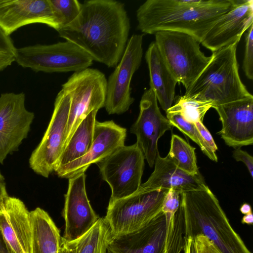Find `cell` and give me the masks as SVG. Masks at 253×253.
<instances>
[{
	"mask_svg": "<svg viewBox=\"0 0 253 253\" xmlns=\"http://www.w3.org/2000/svg\"><path fill=\"white\" fill-rule=\"evenodd\" d=\"M154 35V42L166 66L186 90L207 66L211 56L205 55L200 49V43L188 34L163 30Z\"/></svg>",
	"mask_w": 253,
	"mask_h": 253,
	"instance_id": "cell-6",
	"label": "cell"
},
{
	"mask_svg": "<svg viewBox=\"0 0 253 253\" xmlns=\"http://www.w3.org/2000/svg\"><path fill=\"white\" fill-rule=\"evenodd\" d=\"M32 253H58L61 237L53 220L43 209L30 211Z\"/></svg>",
	"mask_w": 253,
	"mask_h": 253,
	"instance_id": "cell-23",
	"label": "cell"
},
{
	"mask_svg": "<svg viewBox=\"0 0 253 253\" xmlns=\"http://www.w3.org/2000/svg\"><path fill=\"white\" fill-rule=\"evenodd\" d=\"M166 114L167 118L171 125L197 143L206 155V150L203 140L194 124L187 121L179 114L173 113H166Z\"/></svg>",
	"mask_w": 253,
	"mask_h": 253,
	"instance_id": "cell-30",
	"label": "cell"
},
{
	"mask_svg": "<svg viewBox=\"0 0 253 253\" xmlns=\"http://www.w3.org/2000/svg\"><path fill=\"white\" fill-rule=\"evenodd\" d=\"M0 253H13L0 229Z\"/></svg>",
	"mask_w": 253,
	"mask_h": 253,
	"instance_id": "cell-39",
	"label": "cell"
},
{
	"mask_svg": "<svg viewBox=\"0 0 253 253\" xmlns=\"http://www.w3.org/2000/svg\"><path fill=\"white\" fill-rule=\"evenodd\" d=\"M195 148L180 136L173 134L167 156L181 170L196 175L200 172L197 165Z\"/></svg>",
	"mask_w": 253,
	"mask_h": 253,
	"instance_id": "cell-26",
	"label": "cell"
},
{
	"mask_svg": "<svg viewBox=\"0 0 253 253\" xmlns=\"http://www.w3.org/2000/svg\"><path fill=\"white\" fill-rule=\"evenodd\" d=\"M107 83L102 72L88 68L74 72L62 84L71 97L63 149L80 123L92 111L104 107Z\"/></svg>",
	"mask_w": 253,
	"mask_h": 253,
	"instance_id": "cell-8",
	"label": "cell"
},
{
	"mask_svg": "<svg viewBox=\"0 0 253 253\" xmlns=\"http://www.w3.org/2000/svg\"><path fill=\"white\" fill-rule=\"evenodd\" d=\"M252 24L253 0H234L230 9L217 20L201 43L212 52L238 43Z\"/></svg>",
	"mask_w": 253,
	"mask_h": 253,
	"instance_id": "cell-16",
	"label": "cell"
},
{
	"mask_svg": "<svg viewBox=\"0 0 253 253\" xmlns=\"http://www.w3.org/2000/svg\"><path fill=\"white\" fill-rule=\"evenodd\" d=\"M222 123L218 132L226 145L234 148L253 143V96L213 107Z\"/></svg>",
	"mask_w": 253,
	"mask_h": 253,
	"instance_id": "cell-17",
	"label": "cell"
},
{
	"mask_svg": "<svg viewBox=\"0 0 253 253\" xmlns=\"http://www.w3.org/2000/svg\"><path fill=\"white\" fill-rule=\"evenodd\" d=\"M138 117L130 128V132L136 136L138 145L149 166L154 165L159 153L158 141L167 130L173 126L161 113L153 91L145 90L141 97Z\"/></svg>",
	"mask_w": 253,
	"mask_h": 253,
	"instance_id": "cell-13",
	"label": "cell"
},
{
	"mask_svg": "<svg viewBox=\"0 0 253 253\" xmlns=\"http://www.w3.org/2000/svg\"><path fill=\"white\" fill-rule=\"evenodd\" d=\"M0 229L13 253H32L30 211L20 199H6L0 211Z\"/></svg>",
	"mask_w": 253,
	"mask_h": 253,
	"instance_id": "cell-19",
	"label": "cell"
},
{
	"mask_svg": "<svg viewBox=\"0 0 253 253\" xmlns=\"http://www.w3.org/2000/svg\"><path fill=\"white\" fill-rule=\"evenodd\" d=\"M59 29L73 22L80 13L82 3L77 0H49Z\"/></svg>",
	"mask_w": 253,
	"mask_h": 253,
	"instance_id": "cell-29",
	"label": "cell"
},
{
	"mask_svg": "<svg viewBox=\"0 0 253 253\" xmlns=\"http://www.w3.org/2000/svg\"><path fill=\"white\" fill-rule=\"evenodd\" d=\"M242 68L249 80L253 79V24L248 29Z\"/></svg>",
	"mask_w": 253,
	"mask_h": 253,
	"instance_id": "cell-32",
	"label": "cell"
},
{
	"mask_svg": "<svg viewBox=\"0 0 253 253\" xmlns=\"http://www.w3.org/2000/svg\"><path fill=\"white\" fill-rule=\"evenodd\" d=\"M16 48L10 37L6 35L0 28V51L14 55Z\"/></svg>",
	"mask_w": 253,
	"mask_h": 253,
	"instance_id": "cell-36",
	"label": "cell"
},
{
	"mask_svg": "<svg viewBox=\"0 0 253 253\" xmlns=\"http://www.w3.org/2000/svg\"><path fill=\"white\" fill-rule=\"evenodd\" d=\"M190 253H196V251L193 243V240L191 246Z\"/></svg>",
	"mask_w": 253,
	"mask_h": 253,
	"instance_id": "cell-43",
	"label": "cell"
},
{
	"mask_svg": "<svg viewBox=\"0 0 253 253\" xmlns=\"http://www.w3.org/2000/svg\"><path fill=\"white\" fill-rule=\"evenodd\" d=\"M113 238L105 218H100L86 232L72 241L61 237L60 246L67 253H107Z\"/></svg>",
	"mask_w": 253,
	"mask_h": 253,
	"instance_id": "cell-24",
	"label": "cell"
},
{
	"mask_svg": "<svg viewBox=\"0 0 253 253\" xmlns=\"http://www.w3.org/2000/svg\"><path fill=\"white\" fill-rule=\"evenodd\" d=\"M234 0H147L136 10L137 28L147 34L160 31L188 34L200 43Z\"/></svg>",
	"mask_w": 253,
	"mask_h": 253,
	"instance_id": "cell-2",
	"label": "cell"
},
{
	"mask_svg": "<svg viewBox=\"0 0 253 253\" xmlns=\"http://www.w3.org/2000/svg\"><path fill=\"white\" fill-rule=\"evenodd\" d=\"M233 158L238 162L241 161L246 166L252 177L253 176V158L240 148L235 149L233 152Z\"/></svg>",
	"mask_w": 253,
	"mask_h": 253,
	"instance_id": "cell-35",
	"label": "cell"
},
{
	"mask_svg": "<svg viewBox=\"0 0 253 253\" xmlns=\"http://www.w3.org/2000/svg\"><path fill=\"white\" fill-rule=\"evenodd\" d=\"M194 124L203 140L206 150V155L211 160L217 162V157L215 152L217 147L211 134L202 122H197Z\"/></svg>",
	"mask_w": 253,
	"mask_h": 253,
	"instance_id": "cell-33",
	"label": "cell"
},
{
	"mask_svg": "<svg viewBox=\"0 0 253 253\" xmlns=\"http://www.w3.org/2000/svg\"><path fill=\"white\" fill-rule=\"evenodd\" d=\"M15 61L14 55L0 51V71L3 70Z\"/></svg>",
	"mask_w": 253,
	"mask_h": 253,
	"instance_id": "cell-37",
	"label": "cell"
},
{
	"mask_svg": "<svg viewBox=\"0 0 253 253\" xmlns=\"http://www.w3.org/2000/svg\"><path fill=\"white\" fill-rule=\"evenodd\" d=\"M97 112V110L91 112L79 125L63 149L56 170L82 157L88 152L93 141Z\"/></svg>",
	"mask_w": 253,
	"mask_h": 253,
	"instance_id": "cell-25",
	"label": "cell"
},
{
	"mask_svg": "<svg viewBox=\"0 0 253 253\" xmlns=\"http://www.w3.org/2000/svg\"><path fill=\"white\" fill-rule=\"evenodd\" d=\"M180 193L175 190L169 189L164 199L162 212L166 219L167 226L173 218L180 203Z\"/></svg>",
	"mask_w": 253,
	"mask_h": 253,
	"instance_id": "cell-31",
	"label": "cell"
},
{
	"mask_svg": "<svg viewBox=\"0 0 253 253\" xmlns=\"http://www.w3.org/2000/svg\"><path fill=\"white\" fill-rule=\"evenodd\" d=\"M192 240L193 239L191 237H188L187 238L183 250L184 253H190V249Z\"/></svg>",
	"mask_w": 253,
	"mask_h": 253,
	"instance_id": "cell-42",
	"label": "cell"
},
{
	"mask_svg": "<svg viewBox=\"0 0 253 253\" xmlns=\"http://www.w3.org/2000/svg\"><path fill=\"white\" fill-rule=\"evenodd\" d=\"M8 196L6 188L5 178L0 172V211L2 209L5 200Z\"/></svg>",
	"mask_w": 253,
	"mask_h": 253,
	"instance_id": "cell-38",
	"label": "cell"
},
{
	"mask_svg": "<svg viewBox=\"0 0 253 253\" xmlns=\"http://www.w3.org/2000/svg\"><path fill=\"white\" fill-rule=\"evenodd\" d=\"M154 165V170L148 179L141 184L146 190L172 189L181 193L209 188L200 173L192 175L186 172L167 156L162 158L158 153Z\"/></svg>",
	"mask_w": 253,
	"mask_h": 253,
	"instance_id": "cell-21",
	"label": "cell"
},
{
	"mask_svg": "<svg viewBox=\"0 0 253 253\" xmlns=\"http://www.w3.org/2000/svg\"><path fill=\"white\" fill-rule=\"evenodd\" d=\"M145 58L149 73L150 88L166 111L172 105L178 82L166 66L155 42L149 44Z\"/></svg>",
	"mask_w": 253,
	"mask_h": 253,
	"instance_id": "cell-22",
	"label": "cell"
},
{
	"mask_svg": "<svg viewBox=\"0 0 253 253\" xmlns=\"http://www.w3.org/2000/svg\"><path fill=\"white\" fill-rule=\"evenodd\" d=\"M34 23L44 24L58 30L49 0H0V28L6 35Z\"/></svg>",
	"mask_w": 253,
	"mask_h": 253,
	"instance_id": "cell-18",
	"label": "cell"
},
{
	"mask_svg": "<svg viewBox=\"0 0 253 253\" xmlns=\"http://www.w3.org/2000/svg\"><path fill=\"white\" fill-rule=\"evenodd\" d=\"M242 224L248 225H252L253 223V213H250L243 216L241 219Z\"/></svg>",
	"mask_w": 253,
	"mask_h": 253,
	"instance_id": "cell-40",
	"label": "cell"
},
{
	"mask_svg": "<svg viewBox=\"0 0 253 253\" xmlns=\"http://www.w3.org/2000/svg\"><path fill=\"white\" fill-rule=\"evenodd\" d=\"M196 253H222L215 244L203 235H197L193 238Z\"/></svg>",
	"mask_w": 253,
	"mask_h": 253,
	"instance_id": "cell-34",
	"label": "cell"
},
{
	"mask_svg": "<svg viewBox=\"0 0 253 253\" xmlns=\"http://www.w3.org/2000/svg\"><path fill=\"white\" fill-rule=\"evenodd\" d=\"M58 253H67V252L61 246H60Z\"/></svg>",
	"mask_w": 253,
	"mask_h": 253,
	"instance_id": "cell-44",
	"label": "cell"
},
{
	"mask_svg": "<svg viewBox=\"0 0 253 253\" xmlns=\"http://www.w3.org/2000/svg\"><path fill=\"white\" fill-rule=\"evenodd\" d=\"M23 92L2 93L0 96V164L18 150L27 138L34 120L33 112L25 107Z\"/></svg>",
	"mask_w": 253,
	"mask_h": 253,
	"instance_id": "cell-12",
	"label": "cell"
},
{
	"mask_svg": "<svg viewBox=\"0 0 253 253\" xmlns=\"http://www.w3.org/2000/svg\"><path fill=\"white\" fill-rule=\"evenodd\" d=\"M168 190H148L140 185L128 196L109 202L104 218L113 240L141 229L159 215Z\"/></svg>",
	"mask_w": 253,
	"mask_h": 253,
	"instance_id": "cell-5",
	"label": "cell"
},
{
	"mask_svg": "<svg viewBox=\"0 0 253 253\" xmlns=\"http://www.w3.org/2000/svg\"><path fill=\"white\" fill-rule=\"evenodd\" d=\"M130 20L124 3L89 0L69 25L57 31L60 37L79 46L93 60L116 67L125 50Z\"/></svg>",
	"mask_w": 253,
	"mask_h": 253,
	"instance_id": "cell-1",
	"label": "cell"
},
{
	"mask_svg": "<svg viewBox=\"0 0 253 253\" xmlns=\"http://www.w3.org/2000/svg\"><path fill=\"white\" fill-rule=\"evenodd\" d=\"M240 211L244 215L252 212L251 206L247 203H244L241 206Z\"/></svg>",
	"mask_w": 253,
	"mask_h": 253,
	"instance_id": "cell-41",
	"label": "cell"
},
{
	"mask_svg": "<svg viewBox=\"0 0 253 253\" xmlns=\"http://www.w3.org/2000/svg\"><path fill=\"white\" fill-rule=\"evenodd\" d=\"M180 204L184 212L186 239L201 234L222 253H252L231 226L209 188L181 193Z\"/></svg>",
	"mask_w": 253,
	"mask_h": 253,
	"instance_id": "cell-3",
	"label": "cell"
},
{
	"mask_svg": "<svg viewBox=\"0 0 253 253\" xmlns=\"http://www.w3.org/2000/svg\"><path fill=\"white\" fill-rule=\"evenodd\" d=\"M167 223L162 212L148 224L134 233L113 240L109 253H164Z\"/></svg>",
	"mask_w": 253,
	"mask_h": 253,
	"instance_id": "cell-20",
	"label": "cell"
},
{
	"mask_svg": "<svg viewBox=\"0 0 253 253\" xmlns=\"http://www.w3.org/2000/svg\"><path fill=\"white\" fill-rule=\"evenodd\" d=\"M213 105L211 101L200 100L184 95L180 96L175 104L166 112L179 114L187 121L194 124L197 122H202L206 113L212 108Z\"/></svg>",
	"mask_w": 253,
	"mask_h": 253,
	"instance_id": "cell-27",
	"label": "cell"
},
{
	"mask_svg": "<svg viewBox=\"0 0 253 253\" xmlns=\"http://www.w3.org/2000/svg\"><path fill=\"white\" fill-rule=\"evenodd\" d=\"M85 171L69 179L62 216L65 221L63 239L72 241L89 230L100 218L93 210L85 189Z\"/></svg>",
	"mask_w": 253,
	"mask_h": 253,
	"instance_id": "cell-14",
	"label": "cell"
},
{
	"mask_svg": "<svg viewBox=\"0 0 253 253\" xmlns=\"http://www.w3.org/2000/svg\"><path fill=\"white\" fill-rule=\"evenodd\" d=\"M238 43L212 52L211 59L184 95L211 101L215 106L253 96L239 73Z\"/></svg>",
	"mask_w": 253,
	"mask_h": 253,
	"instance_id": "cell-4",
	"label": "cell"
},
{
	"mask_svg": "<svg viewBox=\"0 0 253 253\" xmlns=\"http://www.w3.org/2000/svg\"><path fill=\"white\" fill-rule=\"evenodd\" d=\"M144 156L136 142L118 148L96 164L102 178L110 186L109 202L132 194L141 184Z\"/></svg>",
	"mask_w": 253,
	"mask_h": 253,
	"instance_id": "cell-9",
	"label": "cell"
},
{
	"mask_svg": "<svg viewBox=\"0 0 253 253\" xmlns=\"http://www.w3.org/2000/svg\"><path fill=\"white\" fill-rule=\"evenodd\" d=\"M15 61L24 68L45 73L78 72L93 64L91 57L69 41L16 48Z\"/></svg>",
	"mask_w": 253,
	"mask_h": 253,
	"instance_id": "cell-7",
	"label": "cell"
},
{
	"mask_svg": "<svg viewBox=\"0 0 253 253\" xmlns=\"http://www.w3.org/2000/svg\"><path fill=\"white\" fill-rule=\"evenodd\" d=\"M126 129L113 121H96L93 141L88 152L55 170L58 177L69 178L86 171L93 164H97L125 145Z\"/></svg>",
	"mask_w": 253,
	"mask_h": 253,
	"instance_id": "cell-15",
	"label": "cell"
},
{
	"mask_svg": "<svg viewBox=\"0 0 253 253\" xmlns=\"http://www.w3.org/2000/svg\"><path fill=\"white\" fill-rule=\"evenodd\" d=\"M70 104V96L61 89L56 97L46 130L29 158L31 169L44 177L47 178L55 171L63 151Z\"/></svg>",
	"mask_w": 253,
	"mask_h": 253,
	"instance_id": "cell-10",
	"label": "cell"
},
{
	"mask_svg": "<svg viewBox=\"0 0 253 253\" xmlns=\"http://www.w3.org/2000/svg\"><path fill=\"white\" fill-rule=\"evenodd\" d=\"M142 42V35L130 37L120 61L108 78L104 107L110 115L125 113L134 102L130 83L141 63Z\"/></svg>",
	"mask_w": 253,
	"mask_h": 253,
	"instance_id": "cell-11",
	"label": "cell"
},
{
	"mask_svg": "<svg viewBox=\"0 0 253 253\" xmlns=\"http://www.w3.org/2000/svg\"><path fill=\"white\" fill-rule=\"evenodd\" d=\"M167 228L164 253H181L187 239L184 212L180 204Z\"/></svg>",
	"mask_w": 253,
	"mask_h": 253,
	"instance_id": "cell-28",
	"label": "cell"
}]
</instances>
